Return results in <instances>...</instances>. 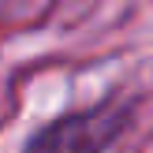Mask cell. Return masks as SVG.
I'll return each mask as SVG.
<instances>
[{"mask_svg":"<svg viewBox=\"0 0 153 153\" xmlns=\"http://www.w3.org/2000/svg\"><path fill=\"white\" fill-rule=\"evenodd\" d=\"M138 97H105L90 108H75L49 120L26 138L22 153H108L131 131Z\"/></svg>","mask_w":153,"mask_h":153,"instance_id":"cell-1","label":"cell"}]
</instances>
